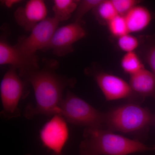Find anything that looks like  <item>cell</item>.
<instances>
[{
	"label": "cell",
	"instance_id": "1",
	"mask_svg": "<svg viewBox=\"0 0 155 155\" xmlns=\"http://www.w3.org/2000/svg\"><path fill=\"white\" fill-rule=\"evenodd\" d=\"M48 64L24 77L25 82L30 83L33 87L35 98V104L27 106L24 111L27 119H31L39 115H60L64 90L74 84V80L56 73V63Z\"/></svg>",
	"mask_w": 155,
	"mask_h": 155
},
{
	"label": "cell",
	"instance_id": "2",
	"mask_svg": "<svg viewBox=\"0 0 155 155\" xmlns=\"http://www.w3.org/2000/svg\"><path fill=\"white\" fill-rule=\"evenodd\" d=\"M79 146L80 155H128L155 150L137 140L104 128H85Z\"/></svg>",
	"mask_w": 155,
	"mask_h": 155
},
{
	"label": "cell",
	"instance_id": "3",
	"mask_svg": "<svg viewBox=\"0 0 155 155\" xmlns=\"http://www.w3.org/2000/svg\"><path fill=\"white\" fill-rule=\"evenodd\" d=\"M155 123V116L135 102L127 103L105 113V128L113 132L137 134Z\"/></svg>",
	"mask_w": 155,
	"mask_h": 155
},
{
	"label": "cell",
	"instance_id": "4",
	"mask_svg": "<svg viewBox=\"0 0 155 155\" xmlns=\"http://www.w3.org/2000/svg\"><path fill=\"white\" fill-rule=\"evenodd\" d=\"M60 115L73 125L85 128H105V113L68 91L60 105Z\"/></svg>",
	"mask_w": 155,
	"mask_h": 155
},
{
	"label": "cell",
	"instance_id": "5",
	"mask_svg": "<svg viewBox=\"0 0 155 155\" xmlns=\"http://www.w3.org/2000/svg\"><path fill=\"white\" fill-rule=\"evenodd\" d=\"M25 81L21 78L17 70L11 67L6 72L0 84V95L2 105L1 114L6 119L20 116L19 105L25 93Z\"/></svg>",
	"mask_w": 155,
	"mask_h": 155
},
{
	"label": "cell",
	"instance_id": "6",
	"mask_svg": "<svg viewBox=\"0 0 155 155\" xmlns=\"http://www.w3.org/2000/svg\"><path fill=\"white\" fill-rule=\"evenodd\" d=\"M59 22L54 17H47L37 25L28 36L20 38L16 45L26 55L38 57L37 52L44 51L48 46Z\"/></svg>",
	"mask_w": 155,
	"mask_h": 155
},
{
	"label": "cell",
	"instance_id": "7",
	"mask_svg": "<svg viewBox=\"0 0 155 155\" xmlns=\"http://www.w3.org/2000/svg\"><path fill=\"white\" fill-rule=\"evenodd\" d=\"M86 35V30L81 22L75 21L58 28L44 51L52 50L56 56L64 57L72 53L74 50L73 45Z\"/></svg>",
	"mask_w": 155,
	"mask_h": 155
},
{
	"label": "cell",
	"instance_id": "8",
	"mask_svg": "<svg viewBox=\"0 0 155 155\" xmlns=\"http://www.w3.org/2000/svg\"><path fill=\"white\" fill-rule=\"evenodd\" d=\"M67 122L61 115H54L40 132V138L44 146L52 151L54 155H62L69 138Z\"/></svg>",
	"mask_w": 155,
	"mask_h": 155
},
{
	"label": "cell",
	"instance_id": "9",
	"mask_svg": "<svg viewBox=\"0 0 155 155\" xmlns=\"http://www.w3.org/2000/svg\"><path fill=\"white\" fill-rule=\"evenodd\" d=\"M0 65H10L18 70L20 77L23 78L39 69L38 57L32 58L26 55L16 45H11L3 38L0 41Z\"/></svg>",
	"mask_w": 155,
	"mask_h": 155
},
{
	"label": "cell",
	"instance_id": "10",
	"mask_svg": "<svg viewBox=\"0 0 155 155\" xmlns=\"http://www.w3.org/2000/svg\"><path fill=\"white\" fill-rule=\"evenodd\" d=\"M93 75L107 101L129 98L134 94L129 83L119 76L103 72H94Z\"/></svg>",
	"mask_w": 155,
	"mask_h": 155
},
{
	"label": "cell",
	"instance_id": "11",
	"mask_svg": "<svg viewBox=\"0 0 155 155\" xmlns=\"http://www.w3.org/2000/svg\"><path fill=\"white\" fill-rule=\"evenodd\" d=\"M48 8L44 1L30 0L15 11L17 24L26 31H31L37 25L47 18Z\"/></svg>",
	"mask_w": 155,
	"mask_h": 155
},
{
	"label": "cell",
	"instance_id": "12",
	"mask_svg": "<svg viewBox=\"0 0 155 155\" xmlns=\"http://www.w3.org/2000/svg\"><path fill=\"white\" fill-rule=\"evenodd\" d=\"M134 94L155 98V74L145 68L130 75L129 82Z\"/></svg>",
	"mask_w": 155,
	"mask_h": 155
},
{
	"label": "cell",
	"instance_id": "13",
	"mask_svg": "<svg viewBox=\"0 0 155 155\" xmlns=\"http://www.w3.org/2000/svg\"><path fill=\"white\" fill-rule=\"evenodd\" d=\"M124 16L130 34L144 30L149 25L153 19L152 14L150 10L140 4Z\"/></svg>",
	"mask_w": 155,
	"mask_h": 155
},
{
	"label": "cell",
	"instance_id": "14",
	"mask_svg": "<svg viewBox=\"0 0 155 155\" xmlns=\"http://www.w3.org/2000/svg\"><path fill=\"white\" fill-rule=\"evenodd\" d=\"M79 2L77 0H54L53 7L54 17L59 22L68 20L76 11Z\"/></svg>",
	"mask_w": 155,
	"mask_h": 155
},
{
	"label": "cell",
	"instance_id": "15",
	"mask_svg": "<svg viewBox=\"0 0 155 155\" xmlns=\"http://www.w3.org/2000/svg\"><path fill=\"white\" fill-rule=\"evenodd\" d=\"M121 66L123 71L130 76L145 68L135 52L125 53L121 59Z\"/></svg>",
	"mask_w": 155,
	"mask_h": 155
},
{
	"label": "cell",
	"instance_id": "16",
	"mask_svg": "<svg viewBox=\"0 0 155 155\" xmlns=\"http://www.w3.org/2000/svg\"><path fill=\"white\" fill-rule=\"evenodd\" d=\"M97 19L107 24L119 15L117 13L112 0H103L101 3L94 10Z\"/></svg>",
	"mask_w": 155,
	"mask_h": 155
},
{
	"label": "cell",
	"instance_id": "17",
	"mask_svg": "<svg viewBox=\"0 0 155 155\" xmlns=\"http://www.w3.org/2000/svg\"><path fill=\"white\" fill-rule=\"evenodd\" d=\"M111 34L117 38L129 33L125 16L118 15L107 23Z\"/></svg>",
	"mask_w": 155,
	"mask_h": 155
},
{
	"label": "cell",
	"instance_id": "18",
	"mask_svg": "<svg viewBox=\"0 0 155 155\" xmlns=\"http://www.w3.org/2000/svg\"><path fill=\"white\" fill-rule=\"evenodd\" d=\"M103 0L80 1L75 11V22H81L83 17L89 11H93L101 3Z\"/></svg>",
	"mask_w": 155,
	"mask_h": 155
},
{
	"label": "cell",
	"instance_id": "19",
	"mask_svg": "<svg viewBox=\"0 0 155 155\" xmlns=\"http://www.w3.org/2000/svg\"><path fill=\"white\" fill-rule=\"evenodd\" d=\"M117 39V45L119 49L125 53L135 52L139 45L138 38L130 33Z\"/></svg>",
	"mask_w": 155,
	"mask_h": 155
},
{
	"label": "cell",
	"instance_id": "20",
	"mask_svg": "<svg viewBox=\"0 0 155 155\" xmlns=\"http://www.w3.org/2000/svg\"><path fill=\"white\" fill-rule=\"evenodd\" d=\"M112 2L118 14L123 16L140 3L138 0H112Z\"/></svg>",
	"mask_w": 155,
	"mask_h": 155
},
{
	"label": "cell",
	"instance_id": "21",
	"mask_svg": "<svg viewBox=\"0 0 155 155\" xmlns=\"http://www.w3.org/2000/svg\"><path fill=\"white\" fill-rule=\"evenodd\" d=\"M145 59L151 71L155 74V42L148 48L146 52Z\"/></svg>",
	"mask_w": 155,
	"mask_h": 155
},
{
	"label": "cell",
	"instance_id": "22",
	"mask_svg": "<svg viewBox=\"0 0 155 155\" xmlns=\"http://www.w3.org/2000/svg\"><path fill=\"white\" fill-rule=\"evenodd\" d=\"M20 1L19 0H6L5 1V2H3L4 3V5L8 7V8H11L14 5L17 3H19Z\"/></svg>",
	"mask_w": 155,
	"mask_h": 155
},
{
	"label": "cell",
	"instance_id": "23",
	"mask_svg": "<svg viewBox=\"0 0 155 155\" xmlns=\"http://www.w3.org/2000/svg\"><path fill=\"white\" fill-rule=\"evenodd\" d=\"M31 155L28 154V155Z\"/></svg>",
	"mask_w": 155,
	"mask_h": 155
},
{
	"label": "cell",
	"instance_id": "24",
	"mask_svg": "<svg viewBox=\"0 0 155 155\" xmlns=\"http://www.w3.org/2000/svg\"></svg>",
	"mask_w": 155,
	"mask_h": 155
}]
</instances>
